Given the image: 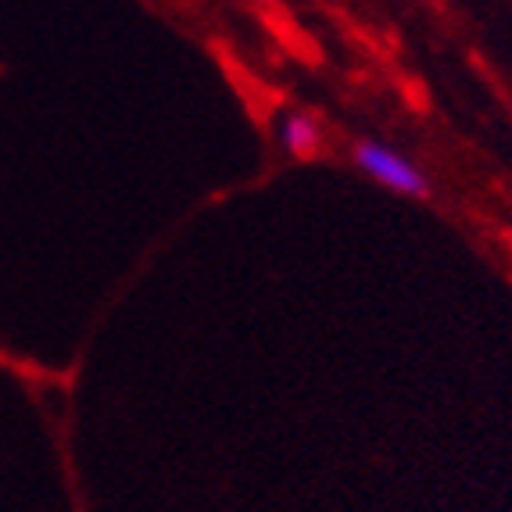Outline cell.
Returning <instances> with one entry per match:
<instances>
[{"mask_svg":"<svg viewBox=\"0 0 512 512\" xmlns=\"http://www.w3.org/2000/svg\"><path fill=\"white\" fill-rule=\"evenodd\" d=\"M351 162L359 165L373 183H380V187L394 190V194H402V197H412V201H427V197L434 194L430 176L419 169L416 158L398 151V147L384 144V140L359 137L351 144Z\"/></svg>","mask_w":512,"mask_h":512,"instance_id":"cell-1","label":"cell"},{"mask_svg":"<svg viewBox=\"0 0 512 512\" xmlns=\"http://www.w3.org/2000/svg\"><path fill=\"white\" fill-rule=\"evenodd\" d=\"M280 147L291 158H316L319 147H323V129L308 111H291L280 122Z\"/></svg>","mask_w":512,"mask_h":512,"instance_id":"cell-2","label":"cell"}]
</instances>
